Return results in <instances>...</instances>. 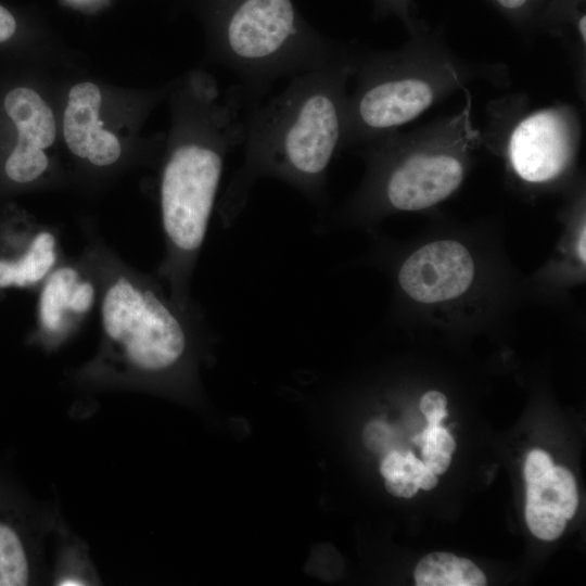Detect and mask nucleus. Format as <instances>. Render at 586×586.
<instances>
[{
	"mask_svg": "<svg viewBox=\"0 0 586 586\" xmlns=\"http://www.w3.org/2000/svg\"><path fill=\"white\" fill-rule=\"evenodd\" d=\"M506 10L515 11L521 9L528 0H496Z\"/></svg>",
	"mask_w": 586,
	"mask_h": 586,
	"instance_id": "393cba45",
	"label": "nucleus"
},
{
	"mask_svg": "<svg viewBox=\"0 0 586 586\" xmlns=\"http://www.w3.org/2000/svg\"><path fill=\"white\" fill-rule=\"evenodd\" d=\"M213 37L219 60L242 87L241 104H256L282 77L320 68L348 50L313 27L293 0H215Z\"/></svg>",
	"mask_w": 586,
	"mask_h": 586,
	"instance_id": "423d86ee",
	"label": "nucleus"
},
{
	"mask_svg": "<svg viewBox=\"0 0 586 586\" xmlns=\"http://www.w3.org/2000/svg\"><path fill=\"white\" fill-rule=\"evenodd\" d=\"M522 94L509 95L488 107L489 126L483 138L495 139L511 173L522 182L544 186L561 178L573 165L582 138L574 106L557 103L528 110Z\"/></svg>",
	"mask_w": 586,
	"mask_h": 586,
	"instance_id": "0eeeda50",
	"label": "nucleus"
},
{
	"mask_svg": "<svg viewBox=\"0 0 586 586\" xmlns=\"http://www.w3.org/2000/svg\"><path fill=\"white\" fill-rule=\"evenodd\" d=\"M412 441L421 448L429 447L448 454L455 451L456 443L448 431L441 425H428L420 434L416 435Z\"/></svg>",
	"mask_w": 586,
	"mask_h": 586,
	"instance_id": "dca6fc26",
	"label": "nucleus"
},
{
	"mask_svg": "<svg viewBox=\"0 0 586 586\" xmlns=\"http://www.w3.org/2000/svg\"><path fill=\"white\" fill-rule=\"evenodd\" d=\"M17 23L13 14L0 4V44L10 41L16 34Z\"/></svg>",
	"mask_w": 586,
	"mask_h": 586,
	"instance_id": "5701e85b",
	"label": "nucleus"
},
{
	"mask_svg": "<svg viewBox=\"0 0 586 586\" xmlns=\"http://www.w3.org/2000/svg\"><path fill=\"white\" fill-rule=\"evenodd\" d=\"M526 485L525 508L560 514L566 520L573 518L578 494L575 479L568 469L553 466L543 477Z\"/></svg>",
	"mask_w": 586,
	"mask_h": 586,
	"instance_id": "ddd939ff",
	"label": "nucleus"
},
{
	"mask_svg": "<svg viewBox=\"0 0 586 586\" xmlns=\"http://www.w3.org/2000/svg\"><path fill=\"white\" fill-rule=\"evenodd\" d=\"M2 112L15 135L2 161L3 176L13 186L30 184L49 167L44 150L55 139L54 115L41 95L25 86L13 87L4 93Z\"/></svg>",
	"mask_w": 586,
	"mask_h": 586,
	"instance_id": "6e6552de",
	"label": "nucleus"
},
{
	"mask_svg": "<svg viewBox=\"0 0 586 586\" xmlns=\"http://www.w3.org/2000/svg\"><path fill=\"white\" fill-rule=\"evenodd\" d=\"M446 405V396L438 391H429L422 396L419 408L425 417L428 425H441L442 420L448 415Z\"/></svg>",
	"mask_w": 586,
	"mask_h": 586,
	"instance_id": "f3484780",
	"label": "nucleus"
},
{
	"mask_svg": "<svg viewBox=\"0 0 586 586\" xmlns=\"http://www.w3.org/2000/svg\"><path fill=\"white\" fill-rule=\"evenodd\" d=\"M552 467V459L546 451L533 449L528 453L524 464V479L526 483L543 477Z\"/></svg>",
	"mask_w": 586,
	"mask_h": 586,
	"instance_id": "a211bd4d",
	"label": "nucleus"
},
{
	"mask_svg": "<svg viewBox=\"0 0 586 586\" xmlns=\"http://www.w3.org/2000/svg\"><path fill=\"white\" fill-rule=\"evenodd\" d=\"M385 488L391 495L402 498H411L419 489L415 479L407 474L385 479Z\"/></svg>",
	"mask_w": 586,
	"mask_h": 586,
	"instance_id": "412c9836",
	"label": "nucleus"
},
{
	"mask_svg": "<svg viewBox=\"0 0 586 586\" xmlns=\"http://www.w3.org/2000/svg\"><path fill=\"white\" fill-rule=\"evenodd\" d=\"M208 101L201 137L178 140L161 176L164 258L156 270L171 296L189 305L190 280L205 240L226 154L243 141L241 103L234 94L226 105Z\"/></svg>",
	"mask_w": 586,
	"mask_h": 586,
	"instance_id": "39448f33",
	"label": "nucleus"
},
{
	"mask_svg": "<svg viewBox=\"0 0 586 586\" xmlns=\"http://www.w3.org/2000/svg\"><path fill=\"white\" fill-rule=\"evenodd\" d=\"M415 481L419 488L430 491L437 484V475L433 473L426 466L416 475Z\"/></svg>",
	"mask_w": 586,
	"mask_h": 586,
	"instance_id": "b1692460",
	"label": "nucleus"
},
{
	"mask_svg": "<svg viewBox=\"0 0 586 586\" xmlns=\"http://www.w3.org/2000/svg\"><path fill=\"white\" fill-rule=\"evenodd\" d=\"M418 586H484L486 577L472 561L449 552H432L416 566Z\"/></svg>",
	"mask_w": 586,
	"mask_h": 586,
	"instance_id": "4468645a",
	"label": "nucleus"
},
{
	"mask_svg": "<svg viewBox=\"0 0 586 586\" xmlns=\"http://www.w3.org/2000/svg\"><path fill=\"white\" fill-rule=\"evenodd\" d=\"M80 259L95 282L101 324L84 377L137 385L181 370L205 321L198 306L177 302L155 273L130 267L98 237Z\"/></svg>",
	"mask_w": 586,
	"mask_h": 586,
	"instance_id": "f03ea898",
	"label": "nucleus"
},
{
	"mask_svg": "<svg viewBox=\"0 0 586 586\" xmlns=\"http://www.w3.org/2000/svg\"><path fill=\"white\" fill-rule=\"evenodd\" d=\"M469 249L456 240H436L411 252L398 266L396 282L404 295L421 304H440L464 294L475 278Z\"/></svg>",
	"mask_w": 586,
	"mask_h": 586,
	"instance_id": "1a4fd4ad",
	"label": "nucleus"
},
{
	"mask_svg": "<svg viewBox=\"0 0 586 586\" xmlns=\"http://www.w3.org/2000/svg\"><path fill=\"white\" fill-rule=\"evenodd\" d=\"M577 256L583 264H585V226L579 232L577 244H576Z\"/></svg>",
	"mask_w": 586,
	"mask_h": 586,
	"instance_id": "a878e982",
	"label": "nucleus"
},
{
	"mask_svg": "<svg viewBox=\"0 0 586 586\" xmlns=\"http://www.w3.org/2000/svg\"><path fill=\"white\" fill-rule=\"evenodd\" d=\"M95 300V282L80 258L59 264L41 283L38 337L47 346L59 345L79 328Z\"/></svg>",
	"mask_w": 586,
	"mask_h": 586,
	"instance_id": "9d476101",
	"label": "nucleus"
},
{
	"mask_svg": "<svg viewBox=\"0 0 586 586\" xmlns=\"http://www.w3.org/2000/svg\"><path fill=\"white\" fill-rule=\"evenodd\" d=\"M59 250L53 230H30L12 255H0V289L41 285L59 265Z\"/></svg>",
	"mask_w": 586,
	"mask_h": 586,
	"instance_id": "f8f14e48",
	"label": "nucleus"
},
{
	"mask_svg": "<svg viewBox=\"0 0 586 586\" xmlns=\"http://www.w3.org/2000/svg\"><path fill=\"white\" fill-rule=\"evenodd\" d=\"M462 91L464 102L456 113L360 145L367 174L342 218L365 222L391 212H420L458 190L471 153L484 142L473 124L472 94Z\"/></svg>",
	"mask_w": 586,
	"mask_h": 586,
	"instance_id": "20e7f679",
	"label": "nucleus"
},
{
	"mask_svg": "<svg viewBox=\"0 0 586 586\" xmlns=\"http://www.w3.org/2000/svg\"><path fill=\"white\" fill-rule=\"evenodd\" d=\"M423 463L436 475L447 471L451 458L450 455L429 447L421 448Z\"/></svg>",
	"mask_w": 586,
	"mask_h": 586,
	"instance_id": "4be33fe9",
	"label": "nucleus"
},
{
	"mask_svg": "<svg viewBox=\"0 0 586 586\" xmlns=\"http://www.w3.org/2000/svg\"><path fill=\"white\" fill-rule=\"evenodd\" d=\"M352 79L341 150L399 130L473 81L510 82L505 64L469 61L419 35L391 51L359 49Z\"/></svg>",
	"mask_w": 586,
	"mask_h": 586,
	"instance_id": "7ed1b4c3",
	"label": "nucleus"
},
{
	"mask_svg": "<svg viewBox=\"0 0 586 586\" xmlns=\"http://www.w3.org/2000/svg\"><path fill=\"white\" fill-rule=\"evenodd\" d=\"M358 50L349 47L329 64L292 77L266 104L252 106L243 119V163L220 202L225 226L233 222L251 188L264 177L282 180L321 205L329 165L342 146Z\"/></svg>",
	"mask_w": 586,
	"mask_h": 586,
	"instance_id": "f257e3e1",
	"label": "nucleus"
},
{
	"mask_svg": "<svg viewBox=\"0 0 586 586\" xmlns=\"http://www.w3.org/2000/svg\"><path fill=\"white\" fill-rule=\"evenodd\" d=\"M380 472L382 476L384 477V480L395 477L402 474H407V475L412 476L408 471L405 456H403L397 450H392L383 457L380 464Z\"/></svg>",
	"mask_w": 586,
	"mask_h": 586,
	"instance_id": "6ab92c4d",
	"label": "nucleus"
},
{
	"mask_svg": "<svg viewBox=\"0 0 586 586\" xmlns=\"http://www.w3.org/2000/svg\"><path fill=\"white\" fill-rule=\"evenodd\" d=\"M101 102L97 85L89 81L75 85L69 90L64 111L63 133L75 156L95 167H109L119 160L122 145L99 119Z\"/></svg>",
	"mask_w": 586,
	"mask_h": 586,
	"instance_id": "9b49d317",
	"label": "nucleus"
},
{
	"mask_svg": "<svg viewBox=\"0 0 586 586\" xmlns=\"http://www.w3.org/2000/svg\"><path fill=\"white\" fill-rule=\"evenodd\" d=\"M391 430L381 421H372L364 430V442L369 449L377 450L386 445Z\"/></svg>",
	"mask_w": 586,
	"mask_h": 586,
	"instance_id": "aec40b11",
	"label": "nucleus"
},
{
	"mask_svg": "<svg viewBox=\"0 0 586 586\" xmlns=\"http://www.w3.org/2000/svg\"><path fill=\"white\" fill-rule=\"evenodd\" d=\"M30 563L26 546L17 530L0 520V586L27 585Z\"/></svg>",
	"mask_w": 586,
	"mask_h": 586,
	"instance_id": "2eb2a0df",
	"label": "nucleus"
}]
</instances>
